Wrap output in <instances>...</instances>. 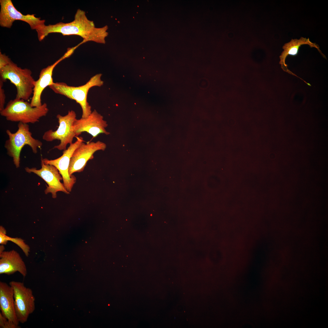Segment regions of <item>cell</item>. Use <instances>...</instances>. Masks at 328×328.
<instances>
[{
	"label": "cell",
	"instance_id": "obj_1",
	"mask_svg": "<svg viewBox=\"0 0 328 328\" xmlns=\"http://www.w3.org/2000/svg\"><path fill=\"white\" fill-rule=\"evenodd\" d=\"M108 29L107 26L101 28L95 27L93 21L88 19L85 12L78 9L72 21L45 25L37 36L39 40L41 41L49 33H59L63 36H80L83 39L81 42L82 44L89 41L104 44L105 38L108 34L107 32Z\"/></svg>",
	"mask_w": 328,
	"mask_h": 328
},
{
	"label": "cell",
	"instance_id": "obj_2",
	"mask_svg": "<svg viewBox=\"0 0 328 328\" xmlns=\"http://www.w3.org/2000/svg\"><path fill=\"white\" fill-rule=\"evenodd\" d=\"M48 111L46 103L39 106L32 107L30 103L15 97L8 103L4 108L0 111V114L8 121L28 124L39 122Z\"/></svg>",
	"mask_w": 328,
	"mask_h": 328
},
{
	"label": "cell",
	"instance_id": "obj_3",
	"mask_svg": "<svg viewBox=\"0 0 328 328\" xmlns=\"http://www.w3.org/2000/svg\"><path fill=\"white\" fill-rule=\"evenodd\" d=\"M18 129L15 133L7 129L6 132L9 138L5 141L4 147L7 154L12 157L16 168L19 167L20 155L22 149L26 145L29 146L33 153L36 154L38 149L43 145L41 141L34 138L30 131L28 124L19 122Z\"/></svg>",
	"mask_w": 328,
	"mask_h": 328
},
{
	"label": "cell",
	"instance_id": "obj_4",
	"mask_svg": "<svg viewBox=\"0 0 328 328\" xmlns=\"http://www.w3.org/2000/svg\"><path fill=\"white\" fill-rule=\"evenodd\" d=\"M101 73L96 74L85 84L78 87L69 86L63 82H54L49 87L55 93L75 101L82 108L81 118H85L92 112L91 107L87 101L88 92L93 87H101L103 85L104 82L101 79Z\"/></svg>",
	"mask_w": 328,
	"mask_h": 328
},
{
	"label": "cell",
	"instance_id": "obj_5",
	"mask_svg": "<svg viewBox=\"0 0 328 328\" xmlns=\"http://www.w3.org/2000/svg\"><path fill=\"white\" fill-rule=\"evenodd\" d=\"M31 71L22 69L12 61L0 69V79L4 82L9 80L17 89L16 98L26 101L33 94L35 80Z\"/></svg>",
	"mask_w": 328,
	"mask_h": 328
},
{
	"label": "cell",
	"instance_id": "obj_6",
	"mask_svg": "<svg viewBox=\"0 0 328 328\" xmlns=\"http://www.w3.org/2000/svg\"><path fill=\"white\" fill-rule=\"evenodd\" d=\"M76 117V113L73 110L69 111L65 116L57 114L56 118L59 123L58 128L55 131L50 129L45 132L43 135V139L48 142L59 140L60 143L55 145L53 149L60 151L66 150L67 145L73 143V138L76 136L73 128Z\"/></svg>",
	"mask_w": 328,
	"mask_h": 328
},
{
	"label": "cell",
	"instance_id": "obj_7",
	"mask_svg": "<svg viewBox=\"0 0 328 328\" xmlns=\"http://www.w3.org/2000/svg\"><path fill=\"white\" fill-rule=\"evenodd\" d=\"M9 284L13 291L15 313L19 323L27 321L30 314L35 310V298L32 291L23 282L11 281Z\"/></svg>",
	"mask_w": 328,
	"mask_h": 328
},
{
	"label": "cell",
	"instance_id": "obj_8",
	"mask_svg": "<svg viewBox=\"0 0 328 328\" xmlns=\"http://www.w3.org/2000/svg\"><path fill=\"white\" fill-rule=\"evenodd\" d=\"M0 25L2 27L10 28L13 22L19 20L28 23L32 29L38 33L45 25V20L36 17L35 14H22L15 8L11 0H0Z\"/></svg>",
	"mask_w": 328,
	"mask_h": 328
},
{
	"label": "cell",
	"instance_id": "obj_9",
	"mask_svg": "<svg viewBox=\"0 0 328 328\" xmlns=\"http://www.w3.org/2000/svg\"><path fill=\"white\" fill-rule=\"evenodd\" d=\"M106 145L100 141L91 142L85 144L81 142L74 152L70 160L69 173L70 176L73 174L82 172L87 162L94 158V154L99 150L104 151Z\"/></svg>",
	"mask_w": 328,
	"mask_h": 328
},
{
	"label": "cell",
	"instance_id": "obj_10",
	"mask_svg": "<svg viewBox=\"0 0 328 328\" xmlns=\"http://www.w3.org/2000/svg\"><path fill=\"white\" fill-rule=\"evenodd\" d=\"M77 138L74 143L70 144L67 149L63 151V155L60 157L53 160L46 158H42L41 160L44 163L53 166L58 169L63 178L64 185L69 192L71 191L76 180L75 176L73 175L70 176L69 173L71 158L75 150L84 141L81 137H77Z\"/></svg>",
	"mask_w": 328,
	"mask_h": 328
},
{
	"label": "cell",
	"instance_id": "obj_11",
	"mask_svg": "<svg viewBox=\"0 0 328 328\" xmlns=\"http://www.w3.org/2000/svg\"><path fill=\"white\" fill-rule=\"evenodd\" d=\"M41 166L40 169H37L35 167H26L25 170L28 173H32L36 174L46 182L48 186L45 190V194L51 193L53 198H56V193L59 191L69 194L70 192L60 182L63 180V178L58 169L53 166L44 163L41 160Z\"/></svg>",
	"mask_w": 328,
	"mask_h": 328
},
{
	"label": "cell",
	"instance_id": "obj_12",
	"mask_svg": "<svg viewBox=\"0 0 328 328\" xmlns=\"http://www.w3.org/2000/svg\"><path fill=\"white\" fill-rule=\"evenodd\" d=\"M75 49L74 47L68 48L66 53L60 58L52 64L41 70L39 79L35 81L32 96L30 103L32 107H38L42 105L41 100L42 93L47 87L54 83L52 77L54 68L61 61L70 56Z\"/></svg>",
	"mask_w": 328,
	"mask_h": 328
},
{
	"label": "cell",
	"instance_id": "obj_13",
	"mask_svg": "<svg viewBox=\"0 0 328 328\" xmlns=\"http://www.w3.org/2000/svg\"><path fill=\"white\" fill-rule=\"evenodd\" d=\"M107 126V122L104 120L103 116L94 110L86 118L76 119L73 128L76 136L83 132H86L94 138L100 134H109L105 129Z\"/></svg>",
	"mask_w": 328,
	"mask_h": 328
},
{
	"label": "cell",
	"instance_id": "obj_14",
	"mask_svg": "<svg viewBox=\"0 0 328 328\" xmlns=\"http://www.w3.org/2000/svg\"><path fill=\"white\" fill-rule=\"evenodd\" d=\"M0 274L10 275L16 272L24 277L27 274L26 265L19 254L14 250L0 252Z\"/></svg>",
	"mask_w": 328,
	"mask_h": 328
},
{
	"label": "cell",
	"instance_id": "obj_15",
	"mask_svg": "<svg viewBox=\"0 0 328 328\" xmlns=\"http://www.w3.org/2000/svg\"><path fill=\"white\" fill-rule=\"evenodd\" d=\"M305 44L308 45L311 48H315L323 57L326 59L325 56L323 53L320 50L319 47L317 44L311 42L309 38L307 39L306 38L301 37L299 39H292L290 42L285 43L283 46L282 49H283V51L279 56L280 60L279 63L281 65V67L284 71L296 76L306 83V81L289 70L287 67V65L285 62L286 58L289 55L296 56L298 53L299 48L301 46Z\"/></svg>",
	"mask_w": 328,
	"mask_h": 328
},
{
	"label": "cell",
	"instance_id": "obj_16",
	"mask_svg": "<svg viewBox=\"0 0 328 328\" xmlns=\"http://www.w3.org/2000/svg\"><path fill=\"white\" fill-rule=\"evenodd\" d=\"M0 313L9 321L19 326L15 313L14 293L12 287L7 283L0 282Z\"/></svg>",
	"mask_w": 328,
	"mask_h": 328
},
{
	"label": "cell",
	"instance_id": "obj_17",
	"mask_svg": "<svg viewBox=\"0 0 328 328\" xmlns=\"http://www.w3.org/2000/svg\"><path fill=\"white\" fill-rule=\"evenodd\" d=\"M5 239L7 242L10 241L17 245L22 250L26 255L28 256L30 251V248L28 245L25 244L22 239L10 237L6 235L5 236Z\"/></svg>",
	"mask_w": 328,
	"mask_h": 328
},
{
	"label": "cell",
	"instance_id": "obj_18",
	"mask_svg": "<svg viewBox=\"0 0 328 328\" xmlns=\"http://www.w3.org/2000/svg\"><path fill=\"white\" fill-rule=\"evenodd\" d=\"M0 328H19L20 327L9 321L0 312Z\"/></svg>",
	"mask_w": 328,
	"mask_h": 328
},
{
	"label": "cell",
	"instance_id": "obj_19",
	"mask_svg": "<svg viewBox=\"0 0 328 328\" xmlns=\"http://www.w3.org/2000/svg\"><path fill=\"white\" fill-rule=\"evenodd\" d=\"M4 82L3 80L0 79V111L5 108V95L4 89L2 87Z\"/></svg>",
	"mask_w": 328,
	"mask_h": 328
},
{
	"label": "cell",
	"instance_id": "obj_20",
	"mask_svg": "<svg viewBox=\"0 0 328 328\" xmlns=\"http://www.w3.org/2000/svg\"><path fill=\"white\" fill-rule=\"evenodd\" d=\"M11 61L8 56L0 52V69L9 64Z\"/></svg>",
	"mask_w": 328,
	"mask_h": 328
},
{
	"label": "cell",
	"instance_id": "obj_21",
	"mask_svg": "<svg viewBox=\"0 0 328 328\" xmlns=\"http://www.w3.org/2000/svg\"><path fill=\"white\" fill-rule=\"evenodd\" d=\"M6 235V231L2 226L0 227V244H6L7 242L5 239V235Z\"/></svg>",
	"mask_w": 328,
	"mask_h": 328
},
{
	"label": "cell",
	"instance_id": "obj_22",
	"mask_svg": "<svg viewBox=\"0 0 328 328\" xmlns=\"http://www.w3.org/2000/svg\"><path fill=\"white\" fill-rule=\"evenodd\" d=\"M0 252L3 251L4 250V247L2 245L0 246Z\"/></svg>",
	"mask_w": 328,
	"mask_h": 328
}]
</instances>
